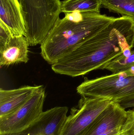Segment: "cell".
Returning a JSON list of instances; mask_svg holds the SVG:
<instances>
[{"label":"cell","instance_id":"cell-3","mask_svg":"<svg viewBox=\"0 0 134 135\" xmlns=\"http://www.w3.org/2000/svg\"><path fill=\"white\" fill-rule=\"evenodd\" d=\"M30 46L41 44L60 19V0H19Z\"/></svg>","mask_w":134,"mask_h":135},{"label":"cell","instance_id":"cell-16","mask_svg":"<svg viewBox=\"0 0 134 135\" xmlns=\"http://www.w3.org/2000/svg\"><path fill=\"white\" fill-rule=\"evenodd\" d=\"M115 102L126 109L129 108H134V94Z\"/></svg>","mask_w":134,"mask_h":135},{"label":"cell","instance_id":"cell-1","mask_svg":"<svg viewBox=\"0 0 134 135\" xmlns=\"http://www.w3.org/2000/svg\"><path fill=\"white\" fill-rule=\"evenodd\" d=\"M134 47V22L122 16L90 37L56 63L55 73L72 77L83 75L101 68Z\"/></svg>","mask_w":134,"mask_h":135},{"label":"cell","instance_id":"cell-5","mask_svg":"<svg viewBox=\"0 0 134 135\" xmlns=\"http://www.w3.org/2000/svg\"><path fill=\"white\" fill-rule=\"evenodd\" d=\"M112 102L100 98L82 97L71 109L59 135H85L96 118Z\"/></svg>","mask_w":134,"mask_h":135},{"label":"cell","instance_id":"cell-2","mask_svg":"<svg viewBox=\"0 0 134 135\" xmlns=\"http://www.w3.org/2000/svg\"><path fill=\"white\" fill-rule=\"evenodd\" d=\"M41 44V54L52 65L116 19L100 13L75 11L65 13Z\"/></svg>","mask_w":134,"mask_h":135},{"label":"cell","instance_id":"cell-13","mask_svg":"<svg viewBox=\"0 0 134 135\" xmlns=\"http://www.w3.org/2000/svg\"><path fill=\"white\" fill-rule=\"evenodd\" d=\"M101 8L121 14L134 22V0H101Z\"/></svg>","mask_w":134,"mask_h":135},{"label":"cell","instance_id":"cell-17","mask_svg":"<svg viewBox=\"0 0 134 135\" xmlns=\"http://www.w3.org/2000/svg\"><path fill=\"white\" fill-rule=\"evenodd\" d=\"M130 135H134V134H132Z\"/></svg>","mask_w":134,"mask_h":135},{"label":"cell","instance_id":"cell-10","mask_svg":"<svg viewBox=\"0 0 134 135\" xmlns=\"http://www.w3.org/2000/svg\"><path fill=\"white\" fill-rule=\"evenodd\" d=\"M41 86H25L11 90L0 89V118L15 112L25 104Z\"/></svg>","mask_w":134,"mask_h":135},{"label":"cell","instance_id":"cell-6","mask_svg":"<svg viewBox=\"0 0 134 135\" xmlns=\"http://www.w3.org/2000/svg\"><path fill=\"white\" fill-rule=\"evenodd\" d=\"M45 98V90L41 85L17 111L0 118V135L19 132L33 123L43 112Z\"/></svg>","mask_w":134,"mask_h":135},{"label":"cell","instance_id":"cell-12","mask_svg":"<svg viewBox=\"0 0 134 135\" xmlns=\"http://www.w3.org/2000/svg\"><path fill=\"white\" fill-rule=\"evenodd\" d=\"M101 0H64L61 1V11L64 13L75 11L100 13Z\"/></svg>","mask_w":134,"mask_h":135},{"label":"cell","instance_id":"cell-4","mask_svg":"<svg viewBox=\"0 0 134 135\" xmlns=\"http://www.w3.org/2000/svg\"><path fill=\"white\" fill-rule=\"evenodd\" d=\"M82 97L116 101L134 94V66L118 73L94 79L86 78L77 87Z\"/></svg>","mask_w":134,"mask_h":135},{"label":"cell","instance_id":"cell-14","mask_svg":"<svg viewBox=\"0 0 134 135\" xmlns=\"http://www.w3.org/2000/svg\"><path fill=\"white\" fill-rule=\"evenodd\" d=\"M134 66V50L129 55L119 56L101 68L102 70H108L112 73H118Z\"/></svg>","mask_w":134,"mask_h":135},{"label":"cell","instance_id":"cell-8","mask_svg":"<svg viewBox=\"0 0 134 135\" xmlns=\"http://www.w3.org/2000/svg\"><path fill=\"white\" fill-rule=\"evenodd\" d=\"M127 117V111L119 103L112 101L96 118L85 135H100L122 127Z\"/></svg>","mask_w":134,"mask_h":135},{"label":"cell","instance_id":"cell-9","mask_svg":"<svg viewBox=\"0 0 134 135\" xmlns=\"http://www.w3.org/2000/svg\"><path fill=\"white\" fill-rule=\"evenodd\" d=\"M0 23L13 36H26L24 15L19 0H0Z\"/></svg>","mask_w":134,"mask_h":135},{"label":"cell","instance_id":"cell-15","mask_svg":"<svg viewBox=\"0 0 134 135\" xmlns=\"http://www.w3.org/2000/svg\"><path fill=\"white\" fill-rule=\"evenodd\" d=\"M134 134V108L127 111V117L121 129L120 135Z\"/></svg>","mask_w":134,"mask_h":135},{"label":"cell","instance_id":"cell-11","mask_svg":"<svg viewBox=\"0 0 134 135\" xmlns=\"http://www.w3.org/2000/svg\"><path fill=\"white\" fill-rule=\"evenodd\" d=\"M26 38L23 36L11 37L0 46V66H8L29 61L28 46Z\"/></svg>","mask_w":134,"mask_h":135},{"label":"cell","instance_id":"cell-7","mask_svg":"<svg viewBox=\"0 0 134 135\" xmlns=\"http://www.w3.org/2000/svg\"><path fill=\"white\" fill-rule=\"evenodd\" d=\"M68 108L59 106L43 112L39 117L24 130L1 135H59L67 118Z\"/></svg>","mask_w":134,"mask_h":135}]
</instances>
